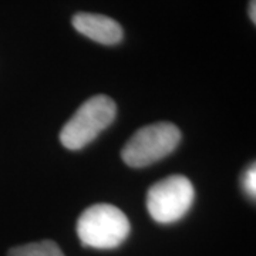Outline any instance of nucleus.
<instances>
[{"label":"nucleus","instance_id":"nucleus-1","mask_svg":"<svg viewBox=\"0 0 256 256\" xmlns=\"http://www.w3.org/2000/svg\"><path fill=\"white\" fill-rule=\"evenodd\" d=\"M130 220L126 214L110 204L88 206L77 220V235L84 246L94 249H114L130 234Z\"/></svg>","mask_w":256,"mask_h":256},{"label":"nucleus","instance_id":"nucleus-2","mask_svg":"<svg viewBox=\"0 0 256 256\" xmlns=\"http://www.w3.org/2000/svg\"><path fill=\"white\" fill-rule=\"evenodd\" d=\"M116 102L107 96H94L82 102L60 132V141L67 150H82L100 136L116 118Z\"/></svg>","mask_w":256,"mask_h":256},{"label":"nucleus","instance_id":"nucleus-3","mask_svg":"<svg viewBox=\"0 0 256 256\" xmlns=\"http://www.w3.org/2000/svg\"><path fill=\"white\" fill-rule=\"evenodd\" d=\"M181 141V131L171 122H156L140 128L121 151L122 161L132 168H144L168 156Z\"/></svg>","mask_w":256,"mask_h":256},{"label":"nucleus","instance_id":"nucleus-4","mask_svg":"<svg viewBox=\"0 0 256 256\" xmlns=\"http://www.w3.org/2000/svg\"><path fill=\"white\" fill-rule=\"evenodd\" d=\"M195 198L191 181L184 175H171L156 182L146 192V210L158 224H174L185 216Z\"/></svg>","mask_w":256,"mask_h":256},{"label":"nucleus","instance_id":"nucleus-5","mask_svg":"<svg viewBox=\"0 0 256 256\" xmlns=\"http://www.w3.org/2000/svg\"><path fill=\"white\" fill-rule=\"evenodd\" d=\"M72 23L80 34L104 46L118 44L124 37V32L118 22L102 14L77 13L73 16Z\"/></svg>","mask_w":256,"mask_h":256},{"label":"nucleus","instance_id":"nucleus-6","mask_svg":"<svg viewBox=\"0 0 256 256\" xmlns=\"http://www.w3.org/2000/svg\"><path fill=\"white\" fill-rule=\"evenodd\" d=\"M8 256H64V254L53 240H40L12 248Z\"/></svg>","mask_w":256,"mask_h":256},{"label":"nucleus","instance_id":"nucleus-7","mask_svg":"<svg viewBox=\"0 0 256 256\" xmlns=\"http://www.w3.org/2000/svg\"><path fill=\"white\" fill-rule=\"evenodd\" d=\"M242 186H244V191L246 192L248 195L255 200L256 196V168L255 164H252L242 176Z\"/></svg>","mask_w":256,"mask_h":256},{"label":"nucleus","instance_id":"nucleus-8","mask_svg":"<svg viewBox=\"0 0 256 256\" xmlns=\"http://www.w3.org/2000/svg\"><path fill=\"white\" fill-rule=\"evenodd\" d=\"M249 18L256 23V0H250L249 2Z\"/></svg>","mask_w":256,"mask_h":256}]
</instances>
